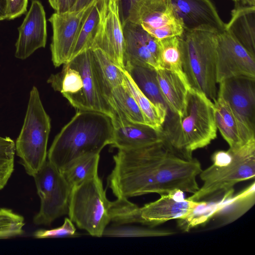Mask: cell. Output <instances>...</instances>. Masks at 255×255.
<instances>
[{
    "label": "cell",
    "instance_id": "obj_16",
    "mask_svg": "<svg viewBox=\"0 0 255 255\" xmlns=\"http://www.w3.org/2000/svg\"><path fill=\"white\" fill-rule=\"evenodd\" d=\"M67 63L78 70L82 78L83 88L76 109L102 113L113 119L114 113L102 94L95 73L92 49L84 50Z\"/></svg>",
    "mask_w": 255,
    "mask_h": 255
},
{
    "label": "cell",
    "instance_id": "obj_36",
    "mask_svg": "<svg viewBox=\"0 0 255 255\" xmlns=\"http://www.w3.org/2000/svg\"><path fill=\"white\" fill-rule=\"evenodd\" d=\"M138 0H117L119 14L123 24L128 18L131 7Z\"/></svg>",
    "mask_w": 255,
    "mask_h": 255
},
{
    "label": "cell",
    "instance_id": "obj_4",
    "mask_svg": "<svg viewBox=\"0 0 255 255\" xmlns=\"http://www.w3.org/2000/svg\"><path fill=\"white\" fill-rule=\"evenodd\" d=\"M213 164L199 175L203 185L187 199L205 201L233 195L238 183L255 176V139L236 149L217 151L212 155Z\"/></svg>",
    "mask_w": 255,
    "mask_h": 255
},
{
    "label": "cell",
    "instance_id": "obj_42",
    "mask_svg": "<svg viewBox=\"0 0 255 255\" xmlns=\"http://www.w3.org/2000/svg\"><path fill=\"white\" fill-rule=\"evenodd\" d=\"M233 1L235 2L236 0H232Z\"/></svg>",
    "mask_w": 255,
    "mask_h": 255
},
{
    "label": "cell",
    "instance_id": "obj_21",
    "mask_svg": "<svg viewBox=\"0 0 255 255\" xmlns=\"http://www.w3.org/2000/svg\"><path fill=\"white\" fill-rule=\"evenodd\" d=\"M225 31L255 55V6H236Z\"/></svg>",
    "mask_w": 255,
    "mask_h": 255
},
{
    "label": "cell",
    "instance_id": "obj_7",
    "mask_svg": "<svg viewBox=\"0 0 255 255\" xmlns=\"http://www.w3.org/2000/svg\"><path fill=\"white\" fill-rule=\"evenodd\" d=\"M50 119L42 103L37 88L33 86L20 133L15 142V153L26 173L33 176L47 160Z\"/></svg>",
    "mask_w": 255,
    "mask_h": 255
},
{
    "label": "cell",
    "instance_id": "obj_38",
    "mask_svg": "<svg viewBox=\"0 0 255 255\" xmlns=\"http://www.w3.org/2000/svg\"><path fill=\"white\" fill-rule=\"evenodd\" d=\"M94 0H76L75 4L69 11L80 10L91 3Z\"/></svg>",
    "mask_w": 255,
    "mask_h": 255
},
{
    "label": "cell",
    "instance_id": "obj_24",
    "mask_svg": "<svg viewBox=\"0 0 255 255\" xmlns=\"http://www.w3.org/2000/svg\"><path fill=\"white\" fill-rule=\"evenodd\" d=\"M122 85L134 99L144 116L146 124L156 130H162L167 114V108L151 102L140 90L125 69Z\"/></svg>",
    "mask_w": 255,
    "mask_h": 255
},
{
    "label": "cell",
    "instance_id": "obj_28",
    "mask_svg": "<svg viewBox=\"0 0 255 255\" xmlns=\"http://www.w3.org/2000/svg\"><path fill=\"white\" fill-rule=\"evenodd\" d=\"M255 183L254 181L245 190L234 197L225 199L219 211L213 217H218L222 224H228L237 220L255 203ZM212 217V218H213Z\"/></svg>",
    "mask_w": 255,
    "mask_h": 255
},
{
    "label": "cell",
    "instance_id": "obj_30",
    "mask_svg": "<svg viewBox=\"0 0 255 255\" xmlns=\"http://www.w3.org/2000/svg\"><path fill=\"white\" fill-rule=\"evenodd\" d=\"M99 160V153L86 154L73 161L61 172L72 188L98 175Z\"/></svg>",
    "mask_w": 255,
    "mask_h": 255
},
{
    "label": "cell",
    "instance_id": "obj_25",
    "mask_svg": "<svg viewBox=\"0 0 255 255\" xmlns=\"http://www.w3.org/2000/svg\"><path fill=\"white\" fill-rule=\"evenodd\" d=\"M47 82L76 108L83 88L82 78L78 70L67 63L64 64L62 71L56 74L51 75Z\"/></svg>",
    "mask_w": 255,
    "mask_h": 255
},
{
    "label": "cell",
    "instance_id": "obj_11",
    "mask_svg": "<svg viewBox=\"0 0 255 255\" xmlns=\"http://www.w3.org/2000/svg\"><path fill=\"white\" fill-rule=\"evenodd\" d=\"M216 81L246 76L255 78V55L226 31L217 35Z\"/></svg>",
    "mask_w": 255,
    "mask_h": 255
},
{
    "label": "cell",
    "instance_id": "obj_27",
    "mask_svg": "<svg viewBox=\"0 0 255 255\" xmlns=\"http://www.w3.org/2000/svg\"><path fill=\"white\" fill-rule=\"evenodd\" d=\"M124 69L128 72L143 94L153 104L168 107L161 94L155 69L126 64Z\"/></svg>",
    "mask_w": 255,
    "mask_h": 255
},
{
    "label": "cell",
    "instance_id": "obj_12",
    "mask_svg": "<svg viewBox=\"0 0 255 255\" xmlns=\"http://www.w3.org/2000/svg\"><path fill=\"white\" fill-rule=\"evenodd\" d=\"M96 0L79 10L55 12L49 18L53 30L51 59L55 67L70 60L83 20Z\"/></svg>",
    "mask_w": 255,
    "mask_h": 255
},
{
    "label": "cell",
    "instance_id": "obj_6",
    "mask_svg": "<svg viewBox=\"0 0 255 255\" xmlns=\"http://www.w3.org/2000/svg\"><path fill=\"white\" fill-rule=\"evenodd\" d=\"M183 192L176 190L139 207L128 199L117 198L111 209V221L117 225L139 223L150 227L173 220H183L192 215L207 202L185 198Z\"/></svg>",
    "mask_w": 255,
    "mask_h": 255
},
{
    "label": "cell",
    "instance_id": "obj_35",
    "mask_svg": "<svg viewBox=\"0 0 255 255\" xmlns=\"http://www.w3.org/2000/svg\"><path fill=\"white\" fill-rule=\"evenodd\" d=\"M7 19L17 18L27 11L28 0H6Z\"/></svg>",
    "mask_w": 255,
    "mask_h": 255
},
{
    "label": "cell",
    "instance_id": "obj_37",
    "mask_svg": "<svg viewBox=\"0 0 255 255\" xmlns=\"http://www.w3.org/2000/svg\"><path fill=\"white\" fill-rule=\"evenodd\" d=\"M76 0H56L55 12L58 13L69 11Z\"/></svg>",
    "mask_w": 255,
    "mask_h": 255
},
{
    "label": "cell",
    "instance_id": "obj_8",
    "mask_svg": "<svg viewBox=\"0 0 255 255\" xmlns=\"http://www.w3.org/2000/svg\"><path fill=\"white\" fill-rule=\"evenodd\" d=\"M112 204L97 175L72 188L69 218L79 229L85 230L92 236L100 237L111 222Z\"/></svg>",
    "mask_w": 255,
    "mask_h": 255
},
{
    "label": "cell",
    "instance_id": "obj_20",
    "mask_svg": "<svg viewBox=\"0 0 255 255\" xmlns=\"http://www.w3.org/2000/svg\"><path fill=\"white\" fill-rule=\"evenodd\" d=\"M113 122L111 145L118 149L137 148L164 141L162 131L147 124L132 123L122 117H115Z\"/></svg>",
    "mask_w": 255,
    "mask_h": 255
},
{
    "label": "cell",
    "instance_id": "obj_13",
    "mask_svg": "<svg viewBox=\"0 0 255 255\" xmlns=\"http://www.w3.org/2000/svg\"><path fill=\"white\" fill-rule=\"evenodd\" d=\"M90 49L101 50L114 63L124 69V37L117 0L106 1Z\"/></svg>",
    "mask_w": 255,
    "mask_h": 255
},
{
    "label": "cell",
    "instance_id": "obj_23",
    "mask_svg": "<svg viewBox=\"0 0 255 255\" xmlns=\"http://www.w3.org/2000/svg\"><path fill=\"white\" fill-rule=\"evenodd\" d=\"M92 50L93 63L98 81L104 97L109 103L113 89L123 84L125 69L114 63L101 50Z\"/></svg>",
    "mask_w": 255,
    "mask_h": 255
},
{
    "label": "cell",
    "instance_id": "obj_5",
    "mask_svg": "<svg viewBox=\"0 0 255 255\" xmlns=\"http://www.w3.org/2000/svg\"><path fill=\"white\" fill-rule=\"evenodd\" d=\"M217 34L205 30L184 31L180 36L182 67L190 87L212 102L217 97Z\"/></svg>",
    "mask_w": 255,
    "mask_h": 255
},
{
    "label": "cell",
    "instance_id": "obj_26",
    "mask_svg": "<svg viewBox=\"0 0 255 255\" xmlns=\"http://www.w3.org/2000/svg\"><path fill=\"white\" fill-rule=\"evenodd\" d=\"M106 0H97L86 14L70 60L84 50L91 48L99 27L104 5Z\"/></svg>",
    "mask_w": 255,
    "mask_h": 255
},
{
    "label": "cell",
    "instance_id": "obj_41",
    "mask_svg": "<svg viewBox=\"0 0 255 255\" xmlns=\"http://www.w3.org/2000/svg\"><path fill=\"white\" fill-rule=\"evenodd\" d=\"M48 1L52 7L55 10L56 5V0H48Z\"/></svg>",
    "mask_w": 255,
    "mask_h": 255
},
{
    "label": "cell",
    "instance_id": "obj_34",
    "mask_svg": "<svg viewBox=\"0 0 255 255\" xmlns=\"http://www.w3.org/2000/svg\"><path fill=\"white\" fill-rule=\"evenodd\" d=\"M78 236L73 222L66 218L63 224L59 227L50 230H39L34 233V237L37 239L74 237Z\"/></svg>",
    "mask_w": 255,
    "mask_h": 255
},
{
    "label": "cell",
    "instance_id": "obj_29",
    "mask_svg": "<svg viewBox=\"0 0 255 255\" xmlns=\"http://www.w3.org/2000/svg\"><path fill=\"white\" fill-rule=\"evenodd\" d=\"M108 101L114 113L113 119L119 116L132 123L146 124L134 99L122 85L113 89Z\"/></svg>",
    "mask_w": 255,
    "mask_h": 255
},
{
    "label": "cell",
    "instance_id": "obj_31",
    "mask_svg": "<svg viewBox=\"0 0 255 255\" xmlns=\"http://www.w3.org/2000/svg\"><path fill=\"white\" fill-rule=\"evenodd\" d=\"M158 45L159 69L171 71L187 81L182 67L179 36L158 39Z\"/></svg>",
    "mask_w": 255,
    "mask_h": 255
},
{
    "label": "cell",
    "instance_id": "obj_33",
    "mask_svg": "<svg viewBox=\"0 0 255 255\" xmlns=\"http://www.w3.org/2000/svg\"><path fill=\"white\" fill-rule=\"evenodd\" d=\"M174 234L170 231L133 227H121L105 230L104 235L109 236H165Z\"/></svg>",
    "mask_w": 255,
    "mask_h": 255
},
{
    "label": "cell",
    "instance_id": "obj_19",
    "mask_svg": "<svg viewBox=\"0 0 255 255\" xmlns=\"http://www.w3.org/2000/svg\"><path fill=\"white\" fill-rule=\"evenodd\" d=\"M217 128L229 145V148H240L255 139V130L233 110L222 97L217 95L214 102Z\"/></svg>",
    "mask_w": 255,
    "mask_h": 255
},
{
    "label": "cell",
    "instance_id": "obj_22",
    "mask_svg": "<svg viewBox=\"0 0 255 255\" xmlns=\"http://www.w3.org/2000/svg\"><path fill=\"white\" fill-rule=\"evenodd\" d=\"M156 77L168 112L180 115L185 106L188 90L191 88L188 82L177 74L165 69L157 70Z\"/></svg>",
    "mask_w": 255,
    "mask_h": 255
},
{
    "label": "cell",
    "instance_id": "obj_18",
    "mask_svg": "<svg viewBox=\"0 0 255 255\" xmlns=\"http://www.w3.org/2000/svg\"><path fill=\"white\" fill-rule=\"evenodd\" d=\"M218 95L254 130L255 129V78L239 76L219 83Z\"/></svg>",
    "mask_w": 255,
    "mask_h": 255
},
{
    "label": "cell",
    "instance_id": "obj_15",
    "mask_svg": "<svg viewBox=\"0 0 255 255\" xmlns=\"http://www.w3.org/2000/svg\"><path fill=\"white\" fill-rule=\"evenodd\" d=\"M124 37V64L147 67L156 70L158 64V39L138 23L126 20L122 24Z\"/></svg>",
    "mask_w": 255,
    "mask_h": 255
},
{
    "label": "cell",
    "instance_id": "obj_1",
    "mask_svg": "<svg viewBox=\"0 0 255 255\" xmlns=\"http://www.w3.org/2000/svg\"><path fill=\"white\" fill-rule=\"evenodd\" d=\"M108 185L117 198L155 193L160 195L180 190L194 193L199 189L201 172L196 159L180 157L163 141L131 149H118Z\"/></svg>",
    "mask_w": 255,
    "mask_h": 255
},
{
    "label": "cell",
    "instance_id": "obj_10",
    "mask_svg": "<svg viewBox=\"0 0 255 255\" xmlns=\"http://www.w3.org/2000/svg\"><path fill=\"white\" fill-rule=\"evenodd\" d=\"M127 20L138 23L157 39L180 36L184 31L174 14L171 0H138Z\"/></svg>",
    "mask_w": 255,
    "mask_h": 255
},
{
    "label": "cell",
    "instance_id": "obj_9",
    "mask_svg": "<svg viewBox=\"0 0 255 255\" xmlns=\"http://www.w3.org/2000/svg\"><path fill=\"white\" fill-rule=\"evenodd\" d=\"M40 199L39 212L33 218L38 225H49L68 214L72 188L62 172L46 160L33 176Z\"/></svg>",
    "mask_w": 255,
    "mask_h": 255
},
{
    "label": "cell",
    "instance_id": "obj_39",
    "mask_svg": "<svg viewBox=\"0 0 255 255\" xmlns=\"http://www.w3.org/2000/svg\"><path fill=\"white\" fill-rule=\"evenodd\" d=\"M7 19V5L6 0H0V21Z\"/></svg>",
    "mask_w": 255,
    "mask_h": 255
},
{
    "label": "cell",
    "instance_id": "obj_2",
    "mask_svg": "<svg viewBox=\"0 0 255 255\" xmlns=\"http://www.w3.org/2000/svg\"><path fill=\"white\" fill-rule=\"evenodd\" d=\"M162 131L164 142L171 151L183 158L192 159L194 151L207 146L217 137L214 103L190 88L182 114L168 112Z\"/></svg>",
    "mask_w": 255,
    "mask_h": 255
},
{
    "label": "cell",
    "instance_id": "obj_14",
    "mask_svg": "<svg viewBox=\"0 0 255 255\" xmlns=\"http://www.w3.org/2000/svg\"><path fill=\"white\" fill-rule=\"evenodd\" d=\"M171 2L184 31L205 30L217 34L225 31L226 23L211 0H171Z\"/></svg>",
    "mask_w": 255,
    "mask_h": 255
},
{
    "label": "cell",
    "instance_id": "obj_32",
    "mask_svg": "<svg viewBox=\"0 0 255 255\" xmlns=\"http://www.w3.org/2000/svg\"><path fill=\"white\" fill-rule=\"evenodd\" d=\"M24 218L11 210L0 209V239H6L23 234Z\"/></svg>",
    "mask_w": 255,
    "mask_h": 255
},
{
    "label": "cell",
    "instance_id": "obj_3",
    "mask_svg": "<svg viewBox=\"0 0 255 255\" xmlns=\"http://www.w3.org/2000/svg\"><path fill=\"white\" fill-rule=\"evenodd\" d=\"M112 118L102 113L78 111L55 136L47 152L48 160L60 171L77 158L99 153L111 144Z\"/></svg>",
    "mask_w": 255,
    "mask_h": 255
},
{
    "label": "cell",
    "instance_id": "obj_17",
    "mask_svg": "<svg viewBox=\"0 0 255 255\" xmlns=\"http://www.w3.org/2000/svg\"><path fill=\"white\" fill-rule=\"evenodd\" d=\"M46 19L41 2L32 0L29 10L18 27L15 43L16 58L24 60L36 50L45 47L47 39Z\"/></svg>",
    "mask_w": 255,
    "mask_h": 255
},
{
    "label": "cell",
    "instance_id": "obj_40",
    "mask_svg": "<svg viewBox=\"0 0 255 255\" xmlns=\"http://www.w3.org/2000/svg\"><path fill=\"white\" fill-rule=\"evenodd\" d=\"M235 3L236 4V6H255V0H236Z\"/></svg>",
    "mask_w": 255,
    "mask_h": 255
}]
</instances>
